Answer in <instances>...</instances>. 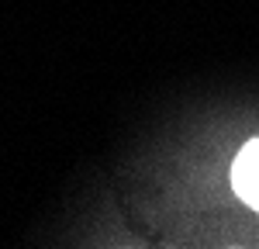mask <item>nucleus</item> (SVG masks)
Masks as SVG:
<instances>
[{"mask_svg": "<svg viewBox=\"0 0 259 249\" xmlns=\"http://www.w3.org/2000/svg\"><path fill=\"white\" fill-rule=\"evenodd\" d=\"M232 187L245 204L259 211V139H252L239 152V159L232 166Z\"/></svg>", "mask_w": 259, "mask_h": 249, "instance_id": "obj_1", "label": "nucleus"}]
</instances>
